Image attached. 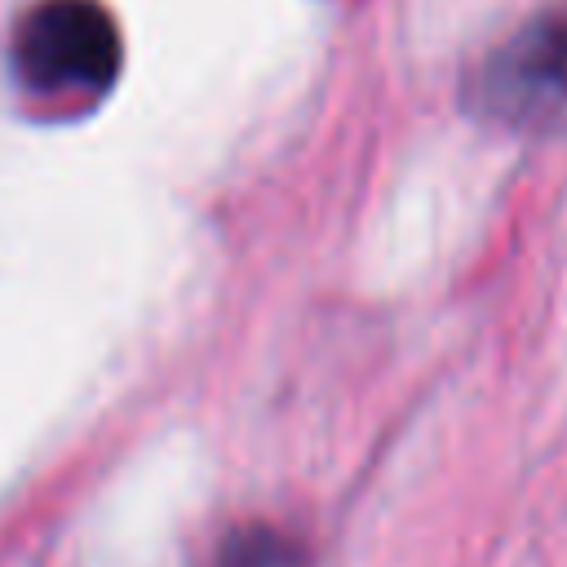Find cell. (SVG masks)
Here are the masks:
<instances>
[{"label": "cell", "instance_id": "obj_1", "mask_svg": "<svg viewBox=\"0 0 567 567\" xmlns=\"http://www.w3.org/2000/svg\"><path fill=\"white\" fill-rule=\"evenodd\" d=\"M9 58L35 97H97L115 84L124 44L102 0H40L18 18Z\"/></svg>", "mask_w": 567, "mask_h": 567}, {"label": "cell", "instance_id": "obj_2", "mask_svg": "<svg viewBox=\"0 0 567 567\" xmlns=\"http://www.w3.org/2000/svg\"><path fill=\"white\" fill-rule=\"evenodd\" d=\"M470 106L496 124H545L567 106V9L536 13L470 75Z\"/></svg>", "mask_w": 567, "mask_h": 567}, {"label": "cell", "instance_id": "obj_3", "mask_svg": "<svg viewBox=\"0 0 567 567\" xmlns=\"http://www.w3.org/2000/svg\"><path fill=\"white\" fill-rule=\"evenodd\" d=\"M213 567H310V563H306V549L288 532L252 523L221 540Z\"/></svg>", "mask_w": 567, "mask_h": 567}]
</instances>
